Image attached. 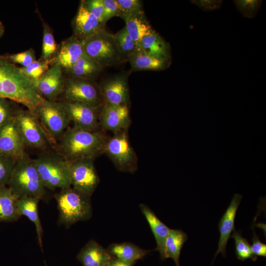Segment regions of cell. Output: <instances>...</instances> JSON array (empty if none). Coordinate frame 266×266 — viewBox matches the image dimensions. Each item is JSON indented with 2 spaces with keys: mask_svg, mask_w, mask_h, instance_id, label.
Masks as SVG:
<instances>
[{
  "mask_svg": "<svg viewBox=\"0 0 266 266\" xmlns=\"http://www.w3.org/2000/svg\"><path fill=\"white\" fill-rule=\"evenodd\" d=\"M0 98L20 103L34 114L43 99L34 82L5 55H0Z\"/></svg>",
  "mask_w": 266,
  "mask_h": 266,
  "instance_id": "6da1fadb",
  "label": "cell"
},
{
  "mask_svg": "<svg viewBox=\"0 0 266 266\" xmlns=\"http://www.w3.org/2000/svg\"><path fill=\"white\" fill-rule=\"evenodd\" d=\"M107 139L104 133L100 131L68 127L54 149L67 161L86 158L95 159L104 153Z\"/></svg>",
  "mask_w": 266,
  "mask_h": 266,
  "instance_id": "7a4b0ae2",
  "label": "cell"
},
{
  "mask_svg": "<svg viewBox=\"0 0 266 266\" xmlns=\"http://www.w3.org/2000/svg\"><path fill=\"white\" fill-rule=\"evenodd\" d=\"M7 185L18 199L29 196L41 200L46 193L34 159L27 154L17 161Z\"/></svg>",
  "mask_w": 266,
  "mask_h": 266,
  "instance_id": "3957f363",
  "label": "cell"
},
{
  "mask_svg": "<svg viewBox=\"0 0 266 266\" xmlns=\"http://www.w3.org/2000/svg\"><path fill=\"white\" fill-rule=\"evenodd\" d=\"M91 197L71 187L62 189L55 195L59 213L58 222L69 226L92 216Z\"/></svg>",
  "mask_w": 266,
  "mask_h": 266,
  "instance_id": "277c9868",
  "label": "cell"
},
{
  "mask_svg": "<svg viewBox=\"0 0 266 266\" xmlns=\"http://www.w3.org/2000/svg\"><path fill=\"white\" fill-rule=\"evenodd\" d=\"M34 162L45 188L54 190L71 187L68 162L56 150L43 151Z\"/></svg>",
  "mask_w": 266,
  "mask_h": 266,
  "instance_id": "5b68a950",
  "label": "cell"
},
{
  "mask_svg": "<svg viewBox=\"0 0 266 266\" xmlns=\"http://www.w3.org/2000/svg\"><path fill=\"white\" fill-rule=\"evenodd\" d=\"M80 41L85 53L103 68L124 62L113 34L108 32L105 28Z\"/></svg>",
  "mask_w": 266,
  "mask_h": 266,
  "instance_id": "8992f818",
  "label": "cell"
},
{
  "mask_svg": "<svg viewBox=\"0 0 266 266\" xmlns=\"http://www.w3.org/2000/svg\"><path fill=\"white\" fill-rule=\"evenodd\" d=\"M35 114L54 149L69 123L62 102L43 98L36 107Z\"/></svg>",
  "mask_w": 266,
  "mask_h": 266,
  "instance_id": "52a82bcc",
  "label": "cell"
},
{
  "mask_svg": "<svg viewBox=\"0 0 266 266\" xmlns=\"http://www.w3.org/2000/svg\"><path fill=\"white\" fill-rule=\"evenodd\" d=\"M104 153L121 171L134 172L137 168V158L128 137L127 129L115 133L107 138Z\"/></svg>",
  "mask_w": 266,
  "mask_h": 266,
  "instance_id": "ba28073f",
  "label": "cell"
},
{
  "mask_svg": "<svg viewBox=\"0 0 266 266\" xmlns=\"http://www.w3.org/2000/svg\"><path fill=\"white\" fill-rule=\"evenodd\" d=\"M62 95L63 100L81 102L98 109L104 103L100 87L93 80L67 77Z\"/></svg>",
  "mask_w": 266,
  "mask_h": 266,
  "instance_id": "9c48e42d",
  "label": "cell"
},
{
  "mask_svg": "<svg viewBox=\"0 0 266 266\" xmlns=\"http://www.w3.org/2000/svg\"><path fill=\"white\" fill-rule=\"evenodd\" d=\"M15 119L25 146L46 151L51 146L48 137L35 114L30 110L20 108Z\"/></svg>",
  "mask_w": 266,
  "mask_h": 266,
  "instance_id": "30bf717a",
  "label": "cell"
},
{
  "mask_svg": "<svg viewBox=\"0 0 266 266\" xmlns=\"http://www.w3.org/2000/svg\"><path fill=\"white\" fill-rule=\"evenodd\" d=\"M94 159L86 158L67 161L71 187L91 196L100 182Z\"/></svg>",
  "mask_w": 266,
  "mask_h": 266,
  "instance_id": "8fae6325",
  "label": "cell"
},
{
  "mask_svg": "<svg viewBox=\"0 0 266 266\" xmlns=\"http://www.w3.org/2000/svg\"><path fill=\"white\" fill-rule=\"evenodd\" d=\"M129 75V71L116 74L100 83L99 86L104 103L116 105H128Z\"/></svg>",
  "mask_w": 266,
  "mask_h": 266,
  "instance_id": "7c38bea8",
  "label": "cell"
},
{
  "mask_svg": "<svg viewBox=\"0 0 266 266\" xmlns=\"http://www.w3.org/2000/svg\"><path fill=\"white\" fill-rule=\"evenodd\" d=\"M66 110L69 122L74 124L77 128L98 131L99 109L81 102L61 101Z\"/></svg>",
  "mask_w": 266,
  "mask_h": 266,
  "instance_id": "4fadbf2b",
  "label": "cell"
},
{
  "mask_svg": "<svg viewBox=\"0 0 266 266\" xmlns=\"http://www.w3.org/2000/svg\"><path fill=\"white\" fill-rule=\"evenodd\" d=\"M25 148L15 116L0 128V154L17 161L27 154Z\"/></svg>",
  "mask_w": 266,
  "mask_h": 266,
  "instance_id": "5bb4252c",
  "label": "cell"
},
{
  "mask_svg": "<svg viewBox=\"0 0 266 266\" xmlns=\"http://www.w3.org/2000/svg\"><path fill=\"white\" fill-rule=\"evenodd\" d=\"M130 122L128 105L104 103L99 109V122L103 129L114 133L127 130Z\"/></svg>",
  "mask_w": 266,
  "mask_h": 266,
  "instance_id": "9a60e30c",
  "label": "cell"
},
{
  "mask_svg": "<svg viewBox=\"0 0 266 266\" xmlns=\"http://www.w3.org/2000/svg\"><path fill=\"white\" fill-rule=\"evenodd\" d=\"M65 78L63 69L58 65H53L38 80L34 82L38 93L43 99L57 101L64 88Z\"/></svg>",
  "mask_w": 266,
  "mask_h": 266,
  "instance_id": "2e32d148",
  "label": "cell"
},
{
  "mask_svg": "<svg viewBox=\"0 0 266 266\" xmlns=\"http://www.w3.org/2000/svg\"><path fill=\"white\" fill-rule=\"evenodd\" d=\"M104 26L88 10L85 1L81 0L72 21L73 34L82 40L104 29Z\"/></svg>",
  "mask_w": 266,
  "mask_h": 266,
  "instance_id": "e0dca14e",
  "label": "cell"
},
{
  "mask_svg": "<svg viewBox=\"0 0 266 266\" xmlns=\"http://www.w3.org/2000/svg\"><path fill=\"white\" fill-rule=\"evenodd\" d=\"M241 199V195L235 194L233 195L229 206L218 223L220 238L218 249L214 255L212 263L217 255L220 253H222L224 257H226V247L232 233L235 230L234 220Z\"/></svg>",
  "mask_w": 266,
  "mask_h": 266,
  "instance_id": "ac0fdd59",
  "label": "cell"
},
{
  "mask_svg": "<svg viewBox=\"0 0 266 266\" xmlns=\"http://www.w3.org/2000/svg\"><path fill=\"white\" fill-rule=\"evenodd\" d=\"M81 41L75 35L63 40L59 45L54 57L55 63L63 70L70 68L84 54Z\"/></svg>",
  "mask_w": 266,
  "mask_h": 266,
  "instance_id": "d6986e66",
  "label": "cell"
},
{
  "mask_svg": "<svg viewBox=\"0 0 266 266\" xmlns=\"http://www.w3.org/2000/svg\"><path fill=\"white\" fill-rule=\"evenodd\" d=\"M77 258L83 266H107L113 257L96 241L91 239L80 250Z\"/></svg>",
  "mask_w": 266,
  "mask_h": 266,
  "instance_id": "ffe728a7",
  "label": "cell"
},
{
  "mask_svg": "<svg viewBox=\"0 0 266 266\" xmlns=\"http://www.w3.org/2000/svg\"><path fill=\"white\" fill-rule=\"evenodd\" d=\"M137 48L148 55L171 61V49L169 43L155 31L144 37L137 44Z\"/></svg>",
  "mask_w": 266,
  "mask_h": 266,
  "instance_id": "44dd1931",
  "label": "cell"
},
{
  "mask_svg": "<svg viewBox=\"0 0 266 266\" xmlns=\"http://www.w3.org/2000/svg\"><path fill=\"white\" fill-rule=\"evenodd\" d=\"M139 208L155 237L157 244L156 250L159 251L161 259L164 260L165 243L170 229L163 223L147 205L141 203Z\"/></svg>",
  "mask_w": 266,
  "mask_h": 266,
  "instance_id": "7402d4cb",
  "label": "cell"
},
{
  "mask_svg": "<svg viewBox=\"0 0 266 266\" xmlns=\"http://www.w3.org/2000/svg\"><path fill=\"white\" fill-rule=\"evenodd\" d=\"M125 23V28L136 44L145 36L154 31L147 21L144 12L137 14L122 13L120 16Z\"/></svg>",
  "mask_w": 266,
  "mask_h": 266,
  "instance_id": "603a6c76",
  "label": "cell"
},
{
  "mask_svg": "<svg viewBox=\"0 0 266 266\" xmlns=\"http://www.w3.org/2000/svg\"><path fill=\"white\" fill-rule=\"evenodd\" d=\"M106 250L113 257L124 262L133 264L143 259L151 252V250L143 249L128 242L112 243Z\"/></svg>",
  "mask_w": 266,
  "mask_h": 266,
  "instance_id": "cb8c5ba5",
  "label": "cell"
},
{
  "mask_svg": "<svg viewBox=\"0 0 266 266\" xmlns=\"http://www.w3.org/2000/svg\"><path fill=\"white\" fill-rule=\"evenodd\" d=\"M103 69L98 63L84 53L70 68L65 71L69 77L94 81Z\"/></svg>",
  "mask_w": 266,
  "mask_h": 266,
  "instance_id": "d4e9b609",
  "label": "cell"
},
{
  "mask_svg": "<svg viewBox=\"0 0 266 266\" xmlns=\"http://www.w3.org/2000/svg\"><path fill=\"white\" fill-rule=\"evenodd\" d=\"M132 71L163 70L168 68L171 61L148 55L138 48L129 58Z\"/></svg>",
  "mask_w": 266,
  "mask_h": 266,
  "instance_id": "484cf974",
  "label": "cell"
},
{
  "mask_svg": "<svg viewBox=\"0 0 266 266\" xmlns=\"http://www.w3.org/2000/svg\"><path fill=\"white\" fill-rule=\"evenodd\" d=\"M40 200L36 197L26 196L19 198L17 208L19 214L26 216L35 225L38 244L42 250V227L38 215V203Z\"/></svg>",
  "mask_w": 266,
  "mask_h": 266,
  "instance_id": "4316f807",
  "label": "cell"
},
{
  "mask_svg": "<svg viewBox=\"0 0 266 266\" xmlns=\"http://www.w3.org/2000/svg\"><path fill=\"white\" fill-rule=\"evenodd\" d=\"M18 199L8 186L0 188V221L14 222L20 218L17 205Z\"/></svg>",
  "mask_w": 266,
  "mask_h": 266,
  "instance_id": "83f0119b",
  "label": "cell"
},
{
  "mask_svg": "<svg viewBox=\"0 0 266 266\" xmlns=\"http://www.w3.org/2000/svg\"><path fill=\"white\" fill-rule=\"evenodd\" d=\"M187 239V234L182 230L170 229L165 243L164 260L171 258L176 266H180L179 257L182 247Z\"/></svg>",
  "mask_w": 266,
  "mask_h": 266,
  "instance_id": "f1b7e54d",
  "label": "cell"
},
{
  "mask_svg": "<svg viewBox=\"0 0 266 266\" xmlns=\"http://www.w3.org/2000/svg\"><path fill=\"white\" fill-rule=\"evenodd\" d=\"M116 43L124 61L129 58L137 49V44L132 39L125 27L113 34Z\"/></svg>",
  "mask_w": 266,
  "mask_h": 266,
  "instance_id": "f546056e",
  "label": "cell"
},
{
  "mask_svg": "<svg viewBox=\"0 0 266 266\" xmlns=\"http://www.w3.org/2000/svg\"><path fill=\"white\" fill-rule=\"evenodd\" d=\"M43 38L41 55L39 60H48L55 57L59 45L54 38L53 31L45 22H42Z\"/></svg>",
  "mask_w": 266,
  "mask_h": 266,
  "instance_id": "4dcf8cb0",
  "label": "cell"
},
{
  "mask_svg": "<svg viewBox=\"0 0 266 266\" xmlns=\"http://www.w3.org/2000/svg\"><path fill=\"white\" fill-rule=\"evenodd\" d=\"M231 237L233 238L235 243V253L236 258L241 261L251 259L256 261L258 257L254 255L251 249V246L248 241L243 237L241 231L235 229L233 232Z\"/></svg>",
  "mask_w": 266,
  "mask_h": 266,
  "instance_id": "1f68e13d",
  "label": "cell"
},
{
  "mask_svg": "<svg viewBox=\"0 0 266 266\" xmlns=\"http://www.w3.org/2000/svg\"><path fill=\"white\" fill-rule=\"evenodd\" d=\"M54 58L48 60H38L29 66L20 67L23 72L34 83L54 64Z\"/></svg>",
  "mask_w": 266,
  "mask_h": 266,
  "instance_id": "d6a6232c",
  "label": "cell"
},
{
  "mask_svg": "<svg viewBox=\"0 0 266 266\" xmlns=\"http://www.w3.org/2000/svg\"><path fill=\"white\" fill-rule=\"evenodd\" d=\"M16 102L0 98V128L13 118L20 109Z\"/></svg>",
  "mask_w": 266,
  "mask_h": 266,
  "instance_id": "836d02e7",
  "label": "cell"
},
{
  "mask_svg": "<svg viewBox=\"0 0 266 266\" xmlns=\"http://www.w3.org/2000/svg\"><path fill=\"white\" fill-rule=\"evenodd\" d=\"M17 160L0 154V188L6 186Z\"/></svg>",
  "mask_w": 266,
  "mask_h": 266,
  "instance_id": "e575fe53",
  "label": "cell"
},
{
  "mask_svg": "<svg viewBox=\"0 0 266 266\" xmlns=\"http://www.w3.org/2000/svg\"><path fill=\"white\" fill-rule=\"evenodd\" d=\"M233 1L239 12L248 18L256 16L262 2V0H237Z\"/></svg>",
  "mask_w": 266,
  "mask_h": 266,
  "instance_id": "d590c367",
  "label": "cell"
},
{
  "mask_svg": "<svg viewBox=\"0 0 266 266\" xmlns=\"http://www.w3.org/2000/svg\"><path fill=\"white\" fill-rule=\"evenodd\" d=\"M7 59L14 64H19L26 67L36 61L34 50L30 48L16 54L5 55Z\"/></svg>",
  "mask_w": 266,
  "mask_h": 266,
  "instance_id": "8d00e7d4",
  "label": "cell"
},
{
  "mask_svg": "<svg viewBox=\"0 0 266 266\" xmlns=\"http://www.w3.org/2000/svg\"><path fill=\"white\" fill-rule=\"evenodd\" d=\"M117 1L121 8V14H137L144 12L141 0H117Z\"/></svg>",
  "mask_w": 266,
  "mask_h": 266,
  "instance_id": "74e56055",
  "label": "cell"
},
{
  "mask_svg": "<svg viewBox=\"0 0 266 266\" xmlns=\"http://www.w3.org/2000/svg\"><path fill=\"white\" fill-rule=\"evenodd\" d=\"M85 1V5L88 10L93 14L99 21L103 25L104 9L102 0H86Z\"/></svg>",
  "mask_w": 266,
  "mask_h": 266,
  "instance_id": "f35d334b",
  "label": "cell"
},
{
  "mask_svg": "<svg viewBox=\"0 0 266 266\" xmlns=\"http://www.w3.org/2000/svg\"><path fill=\"white\" fill-rule=\"evenodd\" d=\"M104 9V21L106 22L115 16H120L121 10L117 0H102Z\"/></svg>",
  "mask_w": 266,
  "mask_h": 266,
  "instance_id": "ab89813d",
  "label": "cell"
},
{
  "mask_svg": "<svg viewBox=\"0 0 266 266\" xmlns=\"http://www.w3.org/2000/svg\"><path fill=\"white\" fill-rule=\"evenodd\" d=\"M191 2L204 11H213L220 8L222 0H193Z\"/></svg>",
  "mask_w": 266,
  "mask_h": 266,
  "instance_id": "60d3db41",
  "label": "cell"
},
{
  "mask_svg": "<svg viewBox=\"0 0 266 266\" xmlns=\"http://www.w3.org/2000/svg\"><path fill=\"white\" fill-rule=\"evenodd\" d=\"M253 236L251 249L253 253L256 256L266 257V244L262 242L253 228Z\"/></svg>",
  "mask_w": 266,
  "mask_h": 266,
  "instance_id": "b9f144b4",
  "label": "cell"
},
{
  "mask_svg": "<svg viewBox=\"0 0 266 266\" xmlns=\"http://www.w3.org/2000/svg\"><path fill=\"white\" fill-rule=\"evenodd\" d=\"M134 264L124 262L116 258L113 257L107 266H133Z\"/></svg>",
  "mask_w": 266,
  "mask_h": 266,
  "instance_id": "7bdbcfd3",
  "label": "cell"
},
{
  "mask_svg": "<svg viewBox=\"0 0 266 266\" xmlns=\"http://www.w3.org/2000/svg\"><path fill=\"white\" fill-rule=\"evenodd\" d=\"M4 33V27L1 22H0V38L2 36Z\"/></svg>",
  "mask_w": 266,
  "mask_h": 266,
  "instance_id": "ee69618b",
  "label": "cell"
}]
</instances>
